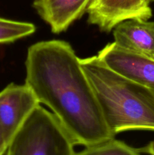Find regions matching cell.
Masks as SVG:
<instances>
[{
  "label": "cell",
  "mask_w": 154,
  "mask_h": 155,
  "mask_svg": "<svg viewBox=\"0 0 154 155\" xmlns=\"http://www.w3.org/2000/svg\"><path fill=\"white\" fill-rule=\"evenodd\" d=\"M114 42L124 49L154 58V22L131 19L113 29Z\"/></svg>",
  "instance_id": "cell-8"
},
{
  "label": "cell",
  "mask_w": 154,
  "mask_h": 155,
  "mask_svg": "<svg viewBox=\"0 0 154 155\" xmlns=\"http://www.w3.org/2000/svg\"><path fill=\"white\" fill-rule=\"evenodd\" d=\"M150 0H93L88 21L101 30L110 32L117 24L131 19L148 21L152 17Z\"/></svg>",
  "instance_id": "cell-4"
},
{
  "label": "cell",
  "mask_w": 154,
  "mask_h": 155,
  "mask_svg": "<svg viewBox=\"0 0 154 155\" xmlns=\"http://www.w3.org/2000/svg\"><path fill=\"white\" fill-rule=\"evenodd\" d=\"M97 56L118 74L154 90V58L124 49L114 42Z\"/></svg>",
  "instance_id": "cell-6"
},
{
  "label": "cell",
  "mask_w": 154,
  "mask_h": 155,
  "mask_svg": "<svg viewBox=\"0 0 154 155\" xmlns=\"http://www.w3.org/2000/svg\"><path fill=\"white\" fill-rule=\"evenodd\" d=\"M74 155H140L139 150L133 148L125 142L112 139L102 143L85 147Z\"/></svg>",
  "instance_id": "cell-10"
},
{
  "label": "cell",
  "mask_w": 154,
  "mask_h": 155,
  "mask_svg": "<svg viewBox=\"0 0 154 155\" xmlns=\"http://www.w3.org/2000/svg\"><path fill=\"white\" fill-rule=\"evenodd\" d=\"M93 0H34L33 7L51 31L60 33L86 13Z\"/></svg>",
  "instance_id": "cell-7"
},
{
  "label": "cell",
  "mask_w": 154,
  "mask_h": 155,
  "mask_svg": "<svg viewBox=\"0 0 154 155\" xmlns=\"http://www.w3.org/2000/svg\"><path fill=\"white\" fill-rule=\"evenodd\" d=\"M74 146L56 117L39 104L14 135L5 155H74Z\"/></svg>",
  "instance_id": "cell-3"
},
{
  "label": "cell",
  "mask_w": 154,
  "mask_h": 155,
  "mask_svg": "<svg viewBox=\"0 0 154 155\" xmlns=\"http://www.w3.org/2000/svg\"><path fill=\"white\" fill-rule=\"evenodd\" d=\"M36 31L34 24L0 17V44L14 42Z\"/></svg>",
  "instance_id": "cell-9"
},
{
  "label": "cell",
  "mask_w": 154,
  "mask_h": 155,
  "mask_svg": "<svg viewBox=\"0 0 154 155\" xmlns=\"http://www.w3.org/2000/svg\"><path fill=\"white\" fill-rule=\"evenodd\" d=\"M80 61L113 135L132 130L154 131L153 89L118 74L98 56Z\"/></svg>",
  "instance_id": "cell-2"
},
{
  "label": "cell",
  "mask_w": 154,
  "mask_h": 155,
  "mask_svg": "<svg viewBox=\"0 0 154 155\" xmlns=\"http://www.w3.org/2000/svg\"><path fill=\"white\" fill-rule=\"evenodd\" d=\"M142 151L145 153H147L149 155H154V141L149 142L144 148H143Z\"/></svg>",
  "instance_id": "cell-12"
},
{
  "label": "cell",
  "mask_w": 154,
  "mask_h": 155,
  "mask_svg": "<svg viewBox=\"0 0 154 155\" xmlns=\"http://www.w3.org/2000/svg\"><path fill=\"white\" fill-rule=\"evenodd\" d=\"M150 2H154V0H150Z\"/></svg>",
  "instance_id": "cell-13"
},
{
  "label": "cell",
  "mask_w": 154,
  "mask_h": 155,
  "mask_svg": "<svg viewBox=\"0 0 154 155\" xmlns=\"http://www.w3.org/2000/svg\"><path fill=\"white\" fill-rule=\"evenodd\" d=\"M25 83L49 107L76 145L114 139L80 58L68 42L48 40L29 47Z\"/></svg>",
  "instance_id": "cell-1"
},
{
  "label": "cell",
  "mask_w": 154,
  "mask_h": 155,
  "mask_svg": "<svg viewBox=\"0 0 154 155\" xmlns=\"http://www.w3.org/2000/svg\"><path fill=\"white\" fill-rule=\"evenodd\" d=\"M9 142L0 125V155H4L7 150Z\"/></svg>",
  "instance_id": "cell-11"
},
{
  "label": "cell",
  "mask_w": 154,
  "mask_h": 155,
  "mask_svg": "<svg viewBox=\"0 0 154 155\" xmlns=\"http://www.w3.org/2000/svg\"><path fill=\"white\" fill-rule=\"evenodd\" d=\"M39 104L34 92L26 83H10L0 92V125L8 142Z\"/></svg>",
  "instance_id": "cell-5"
}]
</instances>
